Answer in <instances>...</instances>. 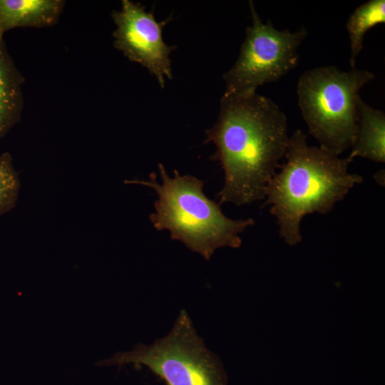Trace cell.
Segmentation results:
<instances>
[{"label": "cell", "instance_id": "obj_7", "mask_svg": "<svg viewBox=\"0 0 385 385\" xmlns=\"http://www.w3.org/2000/svg\"><path fill=\"white\" fill-rule=\"evenodd\" d=\"M111 16L116 26L113 33L115 47L130 61L146 68L163 88L165 78H172L170 54L176 48L163 38V29L169 19L158 22L153 10L147 12L140 4L130 0H123L121 9Z\"/></svg>", "mask_w": 385, "mask_h": 385}, {"label": "cell", "instance_id": "obj_8", "mask_svg": "<svg viewBox=\"0 0 385 385\" xmlns=\"http://www.w3.org/2000/svg\"><path fill=\"white\" fill-rule=\"evenodd\" d=\"M62 0H0V34L15 28H43L56 24Z\"/></svg>", "mask_w": 385, "mask_h": 385}, {"label": "cell", "instance_id": "obj_2", "mask_svg": "<svg viewBox=\"0 0 385 385\" xmlns=\"http://www.w3.org/2000/svg\"><path fill=\"white\" fill-rule=\"evenodd\" d=\"M284 157L285 162L267 186L265 205L270 206L280 237L293 246L302 241L300 224L305 216L327 215L364 179L349 172L353 160L348 156L309 145L300 129L289 136Z\"/></svg>", "mask_w": 385, "mask_h": 385}, {"label": "cell", "instance_id": "obj_1", "mask_svg": "<svg viewBox=\"0 0 385 385\" xmlns=\"http://www.w3.org/2000/svg\"><path fill=\"white\" fill-rule=\"evenodd\" d=\"M287 118L270 98L255 93L223 94L217 120L206 130V143L220 163L224 184L219 203L242 206L265 197L289 143Z\"/></svg>", "mask_w": 385, "mask_h": 385}, {"label": "cell", "instance_id": "obj_10", "mask_svg": "<svg viewBox=\"0 0 385 385\" xmlns=\"http://www.w3.org/2000/svg\"><path fill=\"white\" fill-rule=\"evenodd\" d=\"M357 133L348 157L367 158L385 163V113L368 105L359 96L357 100Z\"/></svg>", "mask_w": 385, "mask_h": 385}, {"label": "cell", "instance_id": "obj_9", "mask_svg": "<svg viewBox=\"0 0 385 385\" xmlns=\"http://www.w3.org/2000/svg\"><path fill=\"white\" fill-rule=\"evenodd\" d=\"M24 78L6 48L0 34V140L21 119L24 106Z\"/></svg>", "mask_w": 385, "mask_h": 385}, {"label": "cell", "instance_id": "obj_6", "mask_svg": "<svg viewBox=\"0 0 385 385\" xmlns=\"http://www.w3.org/2000/svg\"><path fill=\"white\" fill-rule=\"evenodd\" d=\"M249 6L252 23L236 62L223 76L225 95L255 93L259 86L285 76L297 66L299 47L308 34L304 27L278 30L270 20L262 21L252 1Z\"/></svg>", "mask_w": 385, "mask_h": 385}, {"label": "cell", "instance_id": "obj_5", "mask_svg": "<svg viewBox=\"0 0 385 385\" xmlns=\"http://www.w3.org/2000/svg\"><path fill=\"white\" fill-rule=\"evenodd\" d=\"M144 366L166 385H226L220 359L207 348L188 312L182 309L164 337L153 344H138L130 351L118 352L98 366Z\"/></svg>", "mask_w": 385, "mask_h": 385}, {"label": "cell", "instance_id": "obj_3", "mask_svg": "<svg viewBox=\"0 0 385 385\" xmlns=\"http://www.w3.org/2000/svg\"><path fill=\"white\" fill-rule=\"evenodd\" d=\"M158 169L160 182L154 172L147 180H125L150 188L157 194L155 212L149 217L154 228L168 230L173 240L181 242L207 261L219 248L241 246L240 235L255 225L254 219L227 217L221 205L205 195L203 180L176 170L171 177L161 163Z\"/></svg>", "mask_w": 385, "mask_h": 385}, {"label": "cell", "instance_id": "obj_11", "mask_svg": "<svg viewBox=\"0 0 385 385\" xmlns=\"http://www.w3.org/2000/svg\"><path fill=\"white\" fill-rule=\"evenodd\" d=\"M385 23V1L369 0L358 6L348 19L346 27L350 41L349 63L355 66L363 48L366 33L377 24Z\"/></svg>", "mask_w": 385, "mask_h": 385}, {"label": "cell", "instance_id": "obj_12", "mask_svg": "<svg viewBox=\"0 0 385 385\" xmlns=\"http://www.w3.org/2000/svg\"><path fill=\"white\" fill-rule=\"evenodd\" d=\"M21 183L9 153L0 155V217L14 208Z\"/></svg>", "mask_w": 385, "mask_h": 385}, {"label": "cell", "instance_id": "obj_4", "mask_svg": "<svg viewBox=\"0 0 385 385\" xmlns=\"http://www.w3.org/2000/svg\"><path fill=\"white\" fill-rule=\"evenodd\" d=\"M375 78L366 70L344 71L335 66L305 71L297 85L298 105L309 133L319 147L340 156L357 133V100L361 88Z\"/></svg>", "mask_w": 385, "mask_h": 385}]
</instances>
